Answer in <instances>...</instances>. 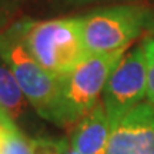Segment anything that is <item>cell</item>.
Listing matches in <instances>:
<instances>
[{"label":"cell","mask_w":154,"mask_h":154,"mask_svg":"<svg viewBox=\"0 0 154 154\" xmlns=\"http://www.w3.org/2000/svg\"><path fill=\"white\" fill-rule=\"evenodd\" d=\"M0 59L5 60L27 101L38 114L64 126L61 79L44 70L27 51L22 38V24L0 34Z\"/></svg>","instance_id":"1"},{"label":"cell","mask_w":154,"mask_h":154,"mask_svg":"<svg viewBox=\"0 0 154 154\" xmlns=\"http://www.w3.org/2000/svg\"><path fill=\"white\" fill-rule=\"evenodd\" d=\"M22 38L34 60L60 79L88 56L83 40L82 17L22 24Z\"/></svg>","instance_id":"2"},{"label":"cell","mask_w":154,"mask_h":154,"mask_svg":"<svg viewBox=\"0 0 154 154\" xmlns=\"http://www.w3.org/2000/svg\"><path fill=\"white\" fill-rule=\"evenodd\" d=\"M127 49L103 54H88L67 76L61 77L64 126L76 123L100 101L111 73Z\"/></svg>","instance_id":"3"},{"label":"cell","mask_w":154,"mask_h":154,"mask_svg":"<svg viewBox=\"0 0 154 154\" xmlns=\"http://www.w3.org/2000/svg\"><path fill=\"white\" fill-rule=\"evenodd\" d=\"M147 13L140 6H114L82 17L83 40L88 54L127 49L141 34Z\"/></svg>","instance_id":"4"},{"label":"cell","mask_w":154,"mask_h":154,"mask_svg":"<svg viewBox=\"0 0 154 154\" xmlns=\"http://www.w3.org/2000/svg\"><path fill=\"white\" fill-rule=\"evenodd\" d=\"M147 96V63L143 46L123 56L103 90V104L111 123Z\"/></svg>","instance_id":"5"},{"label":"cell","mask_w":154,"mask_h":154,"mask_svg":"<svg viewBox=\"0 0 154 154\" xmlns=\"http://www.w3.org/2000/svg\"><path fill=\"white\" fill-rule=\"evenodd\" d=\"M106 154H154V106L140 103L111 123Z\"/></svg>","instance_id":"6"},{"label":"cell","mask_w":154,"mask_h":154,"mask_svg":"<svg viewBox=\"0 0 154 154\" xmlns=\"http://www.w3.org/2000/svg\"><path fill=\"white\" fill-rule=\"evenodd\" d=\"M111 121L103 101L76 121L70 136V147L79 154H106Z\"/></svg>","instance_id":"7"},{"label":"cell","mask_w":154,"mask_h":154,"mask_svg":"<svg viewBox=\"0 0 154 154\" xmlns=\"http://www.w3.org/2000/svg\"><path fill=\"white\" fill-rule=\"evenodd\" d=\"M26 100L10 69L0 64V111L16 120L26 110Z\"/></svg>","instance_id":"8"},{"label":"cell","mask_w":154,"mask_h":154,"mask_svg":"<svg viewBox=\"0 0 154 154\" xmlns=\"http://www.w3.org/2000/svg\"><path fill=\"white\" fill-rule=\"evenodd\" d=\"M0 154H36V141L26 137L16 126L7 128Z\"/></svg>","instance_id":"9"},{"label":"cell","mask_w":154,"mask_h":154,"mask_svg":"<svg viewBox=\"0 0 154 154\" xmlns=\"http://www.w3.org/2000/svg\"><path fill=\"white\" fill-rule=\"evenodd\" d=\"M146 63H147V99L154 106V37L143 43Z\"/></svg>","instance_id":"10"},{"label":"cell","mask_w":154,"mask_h":154,"mask_svg":"<svg viewBox=\"0 0 154 154\" xmlns=\"http://www.w3.org/2000/svg\"><path fill=\"white\" fill-rule=\"evenodd\" d=\"M34 141H36V154H67L69 146L63 140L38 138Z\"/></svg>","instance_id":"11"},{"label":"cell","mask_w":154,"mask_h":154,"mask_svg":"<svg viewBox=\"0 0 154 154\" xmlns=\"http://www.w3.org/2000/svg\"><path fill=\"white\" fill-rule=\"evenodd\" d=\"M0 126H5V127L13 126V120L9 119V117H7L5 113H2V111H0Z\"/></svg>","instance_id":"12"},{"label":"cell","mask_w":154,"mask_h":154,"mask_svg":"<svg viewBox=\"0 0 154 154\" xmlns=\"http://www.w3.org/2000/svg\"><path fill=\"white\" fill-rule=\"evenodd\" d=\"M14 126V124H13ZM11 127V126H10ZM9 127H5V126H0V150H2V146H3V141H5V136H6V131H7Z\"/></svg>","instance_id":"13"}]
</instances>
